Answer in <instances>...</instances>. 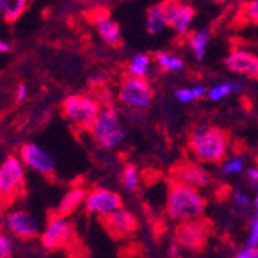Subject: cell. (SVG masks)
I'll list each match as a JSON object with an SVG mask.
<instances>
[{
	"label": "cell",
	"instance_id": "6da1fadb",
	"mask_svg": "<svg viewBox=\"0 0 258 258\" xmlns=\"http://www.w3.org/2000/svg\"><path fill=\"white\" fill-rule=\"evenodd\" d=\"M207 201L195 189V187L184 184L175 178L167 182V201L166 214L173 221L194 220L204 215Z\"/></svg>",
	"mask_w": 258,
	"mask_h": 258
},
{
	"label": "cell",
	"instance_id": "7a4b0ae2",
	"mask_svg": "<svg viewBox=\"0 0 258 258\" xmlns=\"http://www.w3.org/2000/svg\"><path fill=\"white\" fill-rule=\"evenodd\" d=\"M187 143L197 161L218 164L227 156L229 133L215 125H198L189 133Z\"/></svg>",
	"mask_w": 258,
	"mask_h": 258
},
{
	"label": "cell",
	"instance_id": "3957f363",
	"mask_svg": "<svg viewBox=\"0 0 258 258\" xmlns=\"http://www.w3.org/2000/svg\"><path fill=\"white\" fill-rule=\"evenodd\" d=\"M101 108L102 104L99 99L90 95H84V93L68 95L60 104V111L63 114V118L73 127L82 132L91 130Z\"/></svg>",
	"mask_w": 258,
	"mask_h": 258
},
{
	"label": "cell",
	"instance_id": "277c9868",
	"mask_svg": "<svg viewBox=\"0 0 258 258\" xmlns=\"http://www.w3.org/2000/svg\"><path fill=\"white\" fill-rule=\"evenodd\" d=\"M25 194V169L19 156L10 155L0 164V207L7 209Z\"/></svg>",
	"mask_w": 258,
	"mask_h": 258
},
{
	"label": "cell",
	"instance_id": "5b68a950",
	"mask_svg": "<svg viewBox=\"0 0 258 258\" xmlns=\"http://www.w3.org/2000/svg\"><path fill=\"white\" fill-rule=\"evenodd\" d=\"M90 133L95 143L105 150L116 149L125 138V130L121 125L119 114L111 105H102Z\"/></svg>",
	"mask_w": 258,
	"mask_h": 258
},
{
	"label": "cell",
	"instance_id": "8992f818",
	"mask_svg": "<svg viewBox=\"0 0 258 258\" xmlns=\"http://www.w3.org/2000/svg\"><path fill=\"white\" fill-rule=\"evenodd\" d=\"M214 233V224L210 220L200 217L194 220L179 221L173 230L175 243L185 250L203 252L209 244V237Z\"/></svg>",
	"mask_w": 258,
	"mask_h": 258
},
{
	"label": "cell",
	"instance_id": "52a82bcc",
	"mask_svg": "<svg viewBox=\"0 0 258 258\" xmlns=\"http://www.w3.org/2000/svg\"><path fill=\"white\" fill-rule=\"evenodd\" d=\"M155 96L153 87L146 78L127 76L118 87V101L132 110H146Z\"/></svg>",
	"mask_w": 258,
	"mask_h": 258
},
{
	"label": "cell",
	"instance_id": "ba28073f",
	"mask_svg": "<svg viewBox=\"0 0 258 258\" xmlns=\"http://www.w3.org/2000/svg\"><path fill=\"white\" fill-rule=\"evenodd\" d=\"M75 238V227L72 226L65 217L50 214L48 221L40 233V243L48 252H57L60 249L70 247L73 244Z\"/></svg>",
	"mask_w": 258,
	"mask_h": 258
},
{
	"label": "cell",
	"instance_id": "9c48e42d",
	"mask_svg": "<svg viewBox=\"0 0 258 258\" xmlns=\"http://www.w3.org/2000/svg\"><path fill=\"white\" fill-rule=\"evenodd\" d=\"M98 221L113 240L128 238L135 235L136 230L139 229V223L135 214L125 209H118L105 215H98Z\"/></svg>",
	"mask_w": 258,
	"mask_h": 258
},
{
	"label": "cell",
	"instance_id": "30bf717a",
	"mask_svg": "<svg viewBox=\"0 0 258 258\" xmlns=\"http://www.w3.org/2000/svg\"><path fill=\"white\" fill-rule=\"evenodd\" d=\"M19 158L23 166L40 173L45 178H53L56 173V166L53 156L34 143H25L19 150Z\"/></svg>",
	"mask_w": 258,
	"mask_h": 258
},
{
	"label": "cell",
	"instance_id": "8fae6325",
	"mask_svg": "<svg viewBox=\"0 0 258 258\" xmlns=\"http://www.w3.org/2000/svg\"><path fill=\"white\" fill-rule=\"evenodd\" d=\"M85 207L88 214L105 215L122 209V198L114 190L105 189V187H95L87 194Z\"/></svg>",
	"mask_w": 258,
	"mask_h": 258
},
{
	"label": "cell",
	"instance_id": "7c38bea8",
	"mask_svg": "<svg viewBox=\"0 0 258 258\" xmlns=\"http://www.w3.org/2000/svg\"><path fill=\"white\" fill-rule=\"evenodd\" d=\"M5 226L17 240L30 241L36 237H40V230L37 221L27 210H11L5 217Z\"/></svg>",
	"mask_w": 258,
	"mask_h": 258
},
{
	"label": "cell",
	"instance_id": "4fadbf2b",
	"mask_svg": "<svg viewBox=\"0 0 258 258\" xmlns=\"http://www.w3.org/2000/svg\"><path fill=\"white\" fill-rule=\"evenodd\" d=\"M162 7L166 10L169 27L179 36L189 34L190 25L195 19V8L181 4L179 0H162Z\"/></svg>",
	"mask_w": 258,
	"mask_h": 258
},
{
	"label": "cell",
	"instance_id": "5bb4252c",
	"mask_svg": "<svg viewBox=\"0 0 258 258\" xmlns=\"http://www.w3.org/2000/svg\"><path fill=\"white\" fill-rule=\"evenodd\" d=\"M91 23L95 27L96 33L110 46H119L122 43V33L119 28V23L116 22L110 11L105 8H98L91 13Z\"/></svg>",
	"mask_w": 258,
	"mask_h": 258
},
{
	"label": "cell",
	"instance_id": "9a60e30c",
	"mask_svg": "<svg viewBox=\"0 0 258 258\" xmlns=\"http://www.w3.org/2000/svg\"><path fill=\"white\" fill-rule=\"evenodd\" d=\"M170 173H172V178L184 184H189L195 187V189H198V187H206L207 184L212 182V176L209 175V172L195 162H178L172 167Z\"/></svg>",
	"mask_w": 258,
	"mask_h": 258
},
{
	"label": "cell",
	"instance_id": "2e32d148",
	"mask_svg": "<svg viewBox=\"0 0 258 258\" xmlns=\"http://www.w3.org/2000/svg\"><path fill=\"white\" fill-rule=\"evenodd\" d=\"M224 65L232 73L258 79V56H255L253 53L244 50H233L226 56Z\"/></svg>",
	"mask_w": 258,
	"mask_h": 258
},
{
	"label": "cell",
	"instance_id": "e0dca14e",
	"mask_svg": "<svg viewBox=\"0 0 258 258\" xmlns=\"http://www.w3.org/2000/svg\"><path fill=\"white\" fill-rule=\"evenodd\" d=\"M87 189L82 185H75L72 187L60 200V203L57 204V207L53 210L56 215H60V217H70L73 215L76 210L82 206V203H85V198H87Z\"/></svg>",
	"mask_w": 258,
	"mask_h": 258
},
{
	"label": "cell",
	"instance_id": "ac0fdd59",
	"mask_svg": "<svg viewBox=\"0 0 258 258\" xmlns=\"http://www.w3.org/2000/svg\"><path fill=\"white\" fill-rule=\"evenodd\" d=\"M169 27V20H167V14L166 10H164L162 4H155L152 7H149L147 14H146V30L149 34L156 36L159 33H162Z\"/></svg>",
	"mask_w": 258,
	"mask_h": 258
},
{
	"label": "cell",
	"instance_id": "d6986e66",
	"mask_svg": "<svg viewBox=\"0 0 258 258\" xmlns=\"http://www.w3.org/2000/svg\"><path fill=\"white\" fill-rule=\"evenodd\" d=\"M31 0H0V19L7 23L17 22L27 11Z\"/></svg>",
	"mask_w": 258,
	"mask_h": 258
},
{
	"label": "cell",
	"instance_id": "ffe728a7",
	"mask_svg": "<svg viewBox=\"0 0 258 258\" xmlns=\"http://www.w3.org/2000/svg\"><path fill=\"white\" fill-rule=\"evenodd\" d=\"M187 42H189V46L192 50L194 57L197 59V62H204L206 59V51H207V43L210 40V33L206 28H200L195 30L192 33L187 34Z\"/></svg>",
	"mask_w": 258,
	"mask_h": 258
},
{
	"label": "cell",
	"instance_id": "44dd1931",
	"mask_svg": "<svg viewBox=\"0 0 258 258\" xmlns=\"http://www.w3.org/2000/svg\"><path fill=\"white\" fill-rule=\"evenodd\" d=\"M150 63H152V57L149 54H144V53L135 54L130 59L128 67H127L128 76H133V78H146L149 75Z\"/></svg>",
	"mask_w": 258,
	"mask_h": 258
},
{
	"label": "cell",
	"instance_id": "7402d4cb",
	"mask_svg": "<svg viewBox=\"0 0 258 258\" xmlns=\"http://www.w3.org/2000/svg\"><path fill=\"white\" fill-rule=\"evenodd\" d=\"M243 85L240 82H221L214 85L210 90H207V98L212 101V102H218L221 99H224L226 96H229L230 93H237L241 91Z\"/></svg>",
	"mask_w": 258,
	"mask_h": 258
},
{
	"label": "cell",
	"instance_id": "603a6c76",
	"mask_svg": "<svg viewBox=\"0 0 258 258\" xmlns=\"http://www.w3.org/2000/svg\"><path fill=\"white\" fill-rule=\"evenodd\" d=\"M155 60H156L158 67L166 73H178L184 68V60L176 54L158 53V54H155Z\"/></svg>",
	"mask_w": 258,
	"mask_h": 258
},
{
	"label": "cell",
	"instance_id": "cb8c5ba5",
	"mask_svg": "<svg viewBox=\"0 0 258 258\" xmlns=\"http://www.w3.org/2000/svg\"><path fill=\"white\" fill-rule=\"evenodd\" d=\"M139 170L135 164H125L122 169V185L128 194H138L139 190Z\"/></svg>",
	"mask_w": 258,
	"mask_h": 258
},
{
	"label": "cell",
	"instance_id": "d4e9b609",
	"mask_svg": "<svg viewBox=\"0 0 258 258\" xmlns=\"http://www.w3.org/2000/svg\"><path fill=\"white\" fill-rule=\"evenodd\" d=\"M206 95H207V88L204 85H197L192 88H176L173 91V98L182 104L194 102L195 99H200Z\"/></svg>",
	"mask_w": 258,
	"mask_h": 258
},
{
	"label": "cell",
	"instance_id": "484cf974",
	"mask_svg": "<svg viewBox=\"0 0 258 258\" xmlns=\"http://www.w3.org/2000/svg\"><path fill=\"white\" fill-rule=\"evenodd\" d=\"M13 256V241L4 230H0V258Z\"/></svg>",
	"mask_w": 258,
	"mask_h": 258
},
{
	"label": "cell",
	"instance_id": "4316f807",
	"mask_svg": "<svg viewBox=\"0 0 258 258\" xmlns=\"http://www.w3.org/2000/svg\"><path fill=\"white\" fill-rule=\"evenodd\" d=\"M223 173L230 175V173H240L243 170V161L240 158H232L230 161H227L226 164H223L221 167Z\"/></svg>",
	"mask_w": 258,
	"mask_h": 258
},
{
	"label": "cell",
	"instance_id": "83f0119b",
	"mask_svg": "<svg viewBox=\"0 0 258 258\" xmlns=\"http://www.w3.org/2000/svg\"><path fill=\"white\" fill-rule=\"evenodd\" d=\"M244 14L247 20L258 23V0H250L244 8Z\"/></svg>",
	"mask_w": 258,
	"mask_h": 258
},
{
	"label": "cell",
	"instance_id": "f1b7e54d",
	"mask_svg": "<svg viewBox=\"0 0 258 258\" xmlns=\"http://www.w3.org/2000/svg\"><path fill=\"white\" fill-rule=\"evenodd\" d=\"M249 247H256L258 246V218H253L250 223V233L247 240Z\"/></svg>",
	"mask_w": 258,
	"mask_h": 258
},
{
	"label": "cell",
	"instance_id": "f546056e",
	"mask_svg": "<svg viewBox=\"0 0 258 258\" xmlns=\"http://www.w3.org/2000/svg\"><path fill=\"white\" fill-rule=\"evenodd\" d=\"M16 102L17 104H20V102H23L27 98H28V87H27V84H23V82H20L19 85H17V88H16Z\"/></svg>",
	"mask_w": 258,
	"mask_h": 258
},
{
	"label": "cell",
	"instance_id": "4dcf8cb0",
	"mask_svg": "<svg viewBox=\"0 0 258 258\" xmlns=\"http://www.w3.org/2000/svg\"><path fill=\"white\" fill-rule=\"evenodd\" d=\"M233 200H235V204L240 207H249V204H250L249 197L241 190H237L235 194H233Z\"/></svg>",
	"mask_w": 258,
	"mask_h": 258
},
{
	"label": "cell",
	"instance_id": "1f68e13d",
	"mask_svg": "<svg viewBox=\"0 0 258 258\" xmlns=\"http://www.w3.org/2000/svg\"><path fill=\"white\" fill-rule=\"evenodd\" d=\"M258 256V246L256 247H246L243 250H240L233 258H256Z\"/></svg>",
	"mask_w": 258,
	"mask_h": 258
},
{
	"label": "cell",
	"instance_id": "d6a6232c",
	"mask_svg": "<svg viewBox=\"0 0 258 258\" xmlns=\"http://www.w3.org/2000/svg\"><path fill=\"white\" fill-rule=\"evenodd\" d=\"M11 51H13V45L8 40L0 37V54H8Z\"/></svg>",
	"mask_w": 258,
	"mask_h": 258
},
{
	"label": "cell",
	"instance_id": "836d02e7",
	"mask_svg": "<svg viewBox=\"0 0 258 258\" xmlns=\"http://www.w3.org/2000/svg\"><path fill=\"white\" fill-rule=\"evenodd\" d=\"M206 2H210V4H223L226 0H206Z\"/></svg>",
	"mask_w": 258,
	"mask_h": 258
},
{
	"label": "cell",
	"instance_id": "e575fe53",
	"mask_svg": "<svg viewBox=\"0 0 258 258\" xmlns=\"http://www.w3.org/2000/svg\"><path fill=\"white\" fill-rule=\"evenodd\" d=\"M256 258H258V256H256Z\"/></svg>",
	"mask_w": 258,
	"mask_h": 258
}]
</instances>
